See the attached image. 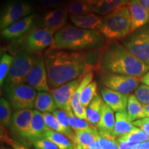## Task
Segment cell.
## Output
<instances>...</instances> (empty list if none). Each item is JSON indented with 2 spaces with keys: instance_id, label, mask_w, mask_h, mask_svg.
Listing matches in <instances>:
<instances>
[{
  "instance_id": "1",
  "label": "cell",
  "mask_w": 149,
  "mask_h": 149,
  "mask_svg": "<svg viewBox=\"0 0 149 149\" xmlns=\"http://www.w3.org/2000/svg\"><path fill=\"white\" fill-rule=\"evenodd\" d=\"M44 60L51 90L92 72V64L88 63L86 56L79 52L50 50Z\"/></svg>"
},
{
  "instance_id": "2",
  "label": "cell",
  "mask_w": 149,
  "mask_h": 149,
  "mask_svg": "<svg viewBox=\"0 0 149 149\" xmlns=\"http://www.w3.org/2000/svg\"><path fill=\"white\" fill-rule=\"evenodd\" d=\"M100 68L106 73L142 77L149 65L139 59L123 44L114 42L108 46L100 59Z\"/></svg>"
},
{
  "instance_id": "3",
  "label": "cell",
  "mask_w": 149,
  "mask_h": 149,
  "mask_svg": "<svg viewBox=\"0 0 149 149\" xmlns=\"http://www.w3.org/2000/svg\"><path fill=\"white\" fill-rule=\"evenodd\" d=\"M104 37L100 31L67 25L55 35L53 50L81 51L101 46Z\"/></svg>"
},
{
  "instance_id": "4",
  "label": "cell",
  "mask_w": 149,
  "mask_h": 149,
  "mask_svg": "<svg viewBox=\"0 0 149 149\" xmlns=\"http://www.w3.org/2000/svg\"><path fill=\"white\" fill-rule=\"evenodd\" d=\"M131 20L128 6L108 14L103 18L100 32L108 40L117 41L130 34Z\"/></svg>"
},
{
  "instance_id": "5",
  "label": "cell",
  "mask_w": 149,
  "mask_h": 149,
  "mask_svg": "<svg viewBox=\"0 0 149 149\" xmlns=\"http://www.w3.org/2000/svg\"><path fill=\"white\" fill-rule=\"evenodd\" d=\"M35 59L29 52H19L14 57V61L8 76L3 83L5 90L22 84L27 81L34 65Z\"/></svg>"
},
{
  "instance_id": "6",
  "label": "cell",
  "mask_w": 149,
  "mask_h": 149,
  "mask_svg": "<svg viewBox=\"0 0 149 149\" xmlns=\"http://www.w3.org/2000/svg\"><path fill=\"white\" fill-rule=\"evenodd\" d=\"M123 45L149 65V23L130 33L123 40Z\"/></svg>"
},
{
  "instance_id": "7",
  "label": "cell",
  "mask_w": 149,
  "mask_h": 149,
  "mask_svg": "<svg viewBox=\"0 0 149 149\" xmlns=\"http://www.w3.org/2000/svg\"><path fill=\"white\" fill-rule=\"evenodd\" d=\"M33 6L24 0H9L2 7L0 15V29L3 31L22 19L31 15Z\"/></svg>"
},
{
  "instance_id": "8",
  "label": "cell",
  "mask_w": 149,
  "mask_h": 149,
  "mask_svg": "<svg viewBox=\"0 0 149 149\" xmlns=\"http://www.w3.org/2000/svg\"><path fill=\"white\" fill-rule=\"evenodd\" d=\"M5 91L11 107L15 111L34 108L37 93L30 85L22 84Z\"/></svg>"
},
{
  "instance_id": "9",
  "label": "cell",
  "mask_w": 149,
  "mask_h": 149,
  "mask_svg": "<svg viewBox=\"0 0 149 149\" xmlns=\"http://www.w3.org/2000/svg\"><path fill=\"white\" fill-rule=\"evenodd\" d=\"M140 81H141V77L113 73H106L102 78V83L104 86L128 95L138 88Z\"/></svg>"
},
{
  "instance_id": "10",
  "label": "cell",
  "mask_w": 149,
  "mask_h": 149,
  "mask_svg": "<svg viewBox=\"0 0 149 149\" xmlns=\"http://www.w3.org/2000/svg\"><path fill=\"white\" fill-rule=\"evenodd\" d=\"M54 33L47 28L33 31L25 40V48L29 53H36L52 46L54 42Z\"/></svg>"
},
{
  "instance_id": "11",
  "label": "cell",
  "mask_w": 149,
  "mask_h": 149,
  "mask_svg": "<svg viewBox=\"0 0 149 149\" xmlns=\"http://www.w3.org/2000/svg\"><path fill=\"white\" fill-rule=\"evenodd\" d=\"M84 77L77 78L64 84L58 88L50 91L58 109L67 111L71 109V100L74 92L78 88Z\"/></svg>"
},
{
  "instance_id": "12",
  "label": "cell",
  "mask_w": 149,
  "mask_h": 149,
  "mask_svg": "<svg viewBox=\"0 0 149 149\" xmlns=\"http://www.w3.org/2000/svg\"><path fill=\"white\" fill-rule=\"evenodd\" d=\"M26 82L39 92L51 91L48 81V73L45 60L42 57L35 59L32 70L27 78Z\"/></svg>"
},
{
  "instance_id": "13",
  "label": "cell",
  "mask_w": 149,
  "mask_h": 149,
  "mask_svg": "<svg viewBox=\"0 0 149 149\" xmlns=\"http://www.w3.org/2000/svg\"><path fill=\"white\" fill-rule=\"evenodd\" d=\"M32 109H24L15 111L13 114L10 128L16 137L27 142V135L33 118Z\"/></svg>"
},
{
  "instance_id": "14",
  "label": "cell",
  "mask_w": 149,
  "mask_h": 149,
  "mask_svg": "<svg viewBox=\"0 0 149 149\" xmlns=\"http://www.w3.org/2000/svg\"><path fill=\"white\" fill-rule=\"evenodd\" d=\"M35 22V15L31 14L13 24L10 26L1 31V35L7 40H15L26 34L33 27Z\"/></svg>"
},
{
  "instance_id": "15",
  "label": "cell",
  "mask_w": 149,
  "mask_h": 149,
  "mask_svg": "<svg viewBox=\"0 0 149 149\" xmlns=\"http://www.w3.org/2000/svg\"><path fill=\"white\" fill-rule=\"evenodd\" d=\"M100 93L104 103L113 111L116 113L126 111L129 95L111 90L105 86L100 88Z\"/></svg>"
},
{
  "instance_id": "16",
  "label": "cell",
  "mask_w": 149,
  "mask_h": 149,
  "mask_svg": "<svg viewBox=\"0 0 149 149\" xmlns=\"http://www.w3.org/2000/svg\"><path fill=\"white\" fill-rule=\"evenodd\" d=\"M68 11L66 8H57L48 12L43 19L44 27L47 28L55 33L65 26Z\"/></svg>"
},
{
  "instance_id": "17",
  "label": "cell",
  "mask_w": 149,
  "mask_h": 149,
  "mask_svg": "<svg viewBox=\"0 0 149 149\" xmlns=\"http://www.w3.org/2000/svg\"><path fill=\"white\" fill-rule=\"evenodd\" d=\"M128 7L131 20L130 33L149 23V13L142 6L139 0H130Z\"/></svg>"
},
{
  "instance_id": "18",
  "label": "cell",
  "mask_w": 149,
  "mask_h": 149,
  "mask_svg": "<svg viewBox=\"0 0 149 149\" xmlns=\"http://www.w3.org/2000/svg\"><path fill=\"white\" fill-rule=\"evenodd\" d=\"M48 130L50 129L46 126L43 113L34 110L31 126L27 135L28 141L33 144L34 141L43 138L44 134Z\"/></svg>"
},
{
  "instance_id": "19",
  "label": "cell",
  "mask_w": 149,
  "mask_h": 149,
  "mask_svg": "<svg viewBox=\"0 0 149 149\" xmlns=\"http://www.w3.org/2000/svg\"><path fill=\"white\" fill-rule=\"evenodd\" d=\"M70 19L76 27L92 31H100L103 22V18L101 16L93 13L85 15L70 16Z\"/></svg>"
},
{
  "instance_id": "20",
  "label": "cell",
  "mask_w": 149,
  "mask_h": 149,
  "mask_svg": "<svg viewBox=\"0 0 149 149\" xmlns=\"http://www.w3.org/2000/svg\"><path fill=\"white\" fill-rule=\"evenodd\" d=\"M115 123V115L114 114V111L107 104L104 103L101 117L97 127L99 133L113 135Z\"/></svg>"
},
{
  "instance_id": "21",
  "label": "cell",
  "mask_w": 149,
  "mask_h": 149,
  "mask_svg": "<svg viewBox=\"0 0 149 149\" xmlns=\"http://www.w3.org/2000/svg\"><path fill=\"white\" fill-rule=\"evenodd\" d=\"M130 0H98L91 6L93 13L101 15H107L117 9L126 6Z\"/></svg>"
},
{
  "instance_id": "22",
  "label": "cell",
  "mask_w": 149,
  "mask_h": 149,
  "mask_svg": "<svg viewBox=\"0 0 149 149\" xmlns=\"http://www.w3.org/2000/svg\"><path fill=\"white\" fill-rule=\"evenodd\" d=\"M104 102L100 95H97L86 107L87 121L91 127H97V124L100 122V117L103 110Z\"/></svg>"
},
{
  "instance_id": "23",
  "label": "cell",
  "mask_w": 149,
  "mask_h": 149,
  "mask_svg": "<svg viewBox=\"0 0 149 149\" xmlns=\"http://www.w3.org/2000/svg\"><path fill=\"white\" fill-rule=\"evenodd\" d=\"M133 122V121L128 117L126 111L116 113L113 135L116 138L117 137L118 138L130 133L136 127L135 126H134Z\"/></svg>"
},
{
  "instance_id": "24",
  "label": "cell",
  "mask_w": 149,
  "mask_h": 149,
  "mask_svg": "<svg viewBox=\"0 0 149 149\" xmlns=\"http://www.w3.org/2000/svg\"><path fill=\"white\" fill-rule=\"evenodd\" d=\"M100 133L96 128L90 127L86 129L77 130L74 132L73 138L71 141L74 144L81 145V146L88 147L95 142L98 139Z\"/></svg>"
},
{
  "instance_id": "25",
  "label": "cell",
  "mask_w": 149,
  "mask_h": 149,
  "mask_svg": "<svg viewBox=\"0 0 149 149\" xmlns=\"http://www.w3.org/2000/svg\"><path fill=\"white\" fill-rule=\"evenodd\" d=\"M34 108L42 113H53L57 110L55 100L49 92H38Z\"/></svg>"
},
{
  "instance_id": "26",
  "label": "cell",
  "mask_w": 149,
  "mask_h": 149,
  "mask_svg": "<svg viewBox=\"0 0 149 149\" xmlns=\"http://www.w3.org/2000/svg\"><path fill=\"white\" fill-rule=\"evenodd\" d=\"M126 113L133 122L146 117L144 112V104L139 101L134 94L128 96Z\"/></svg>"
},
{
  "instance_id": "27",
  "label": "cell",
  "mask_w": 149,
  "mask_h": 149,
  "mask_svg": "<svg viewBox=\"0 0 149 149\" xmlns=\"http://www.w3.org/2000/svg\"><path fill=\"white\" fill-rule=\"evenodd\" d=\"M48 140L53 141L58 146L59 149H73V142L68 138V137L64 134L54 131L52 130H48L44 134V137Z\"/></svg>"
},
{
  "instance_id": "28",
  "label": "cell",
  "mask_w": 149,
  "mask_h": 149,
  "mask_svg": "<svg viewBox=\"0 0 149 149\" xmlns=\"http://www.w3.org/2000/svg\"><path fill=\"white\" fill-rule=\"evenodd\" d=\"M88 149H119L117 138L113 135L100 133L98 139L87 147Z\"/></svg>"
},
{
  "instance_id": "29",
  "label": "cell",
  "mask_w": 149,
  "mask_h": 149,
  "mask_svg": "<svg viewBox=\"0 0 149 149\" xmlns=\"http://www.w3.org/2000/svg\"><path fill=\"white\" fill-rule=\"evenodd\" d=\"M66 8L70 16L85 15L93 13L91 6L83 0H70L66 6Z\"/></svg>"
},
{
  "instance_id": "30",
  "label": "cell",
  "mask_w": 149,
  "mask_h": 149,
  "mask_svg": "<svg viewBox=\"0 0 149 149\" xmlns=\"http://www.w3.org/2000/svg\"><path fill=\"white\" fill-rule=\"evenodd\" d=\"M12 116L13 114L10 102L4 97H1V100H0V121H1V126H3V127L10 126Z\"/></svg>"
},
{
  "instance_id": "31",
  "label": "cell",
  "mask_w": 149,
  "mask_h": 149,
  "mask_svg": "<svg viewBox=\"0 0 149 149\" xmlns=\"http://www.w3.org/2000/svg\"><path fill=\"white\" fill-rule=\"evenodd\" d=\"M14 61V57L7 53H3L0 59V85L2 87Z\"/></svg>"
},
{
  "instance_id": "32",
  "label": "cell",
  "mask_w": 149,
  "mask_h": 149,
  "mask_svg": "<svg viewBox=\"0 0 149 149\" xmlns=\"http://www.w3.org/2000/svg\"><path fill=\"white\" fill-rule=\"evenodd\" d=\"M118 138L122 139V140L128 141V142L137 143V144L149 140L148 136L138 127H135V129L131 130L130 133L126 134L122 137H118Z\"/></svg>"
},
{
  "instance_id": "33",
  "label": "cell",
  "mask_w": 149,
  "mask_h": 149,
  "mask_svg": "<svg viewBox=\"0 0 149 149\" xmlns=\"http://www.w3.org/2000/svg\"><path fill=\"white\" fill-rule=\"evenodd\" d=\"M97 82L93 81L84 88L81 94V97H80V101L84 107L86 108L88 107V104L93 100V98L97 95Z\"/></svg>"
},
{
  "instance_id": "34",
  "label": "cell",
  "mask_w": 149,
  "mask_h": 149,
  "mask_svg": "<svg viewBox=\"0 0 149 149\" xmlns=\"http://www.w3.org/2000/svg\"><path fill=\"white\" fill-rule=\"evenodd\" d=\"M52 113L57 119L61 126L66 130L67 133H68V137H69V139L71 140L73 138L74 133H73V130L70 127L68 116L66 111H64V110L57 109Z\"/></svg>"
},
{
  "instance_id": "35",
  "label": "cell",
  "mask_w": 149,
  "mask_h": 149,
  "mask_svg": "<svg viewBox=\"0 0 149 149\" xmlns=\"http://www.w3.org/2000/svg\"><path fill=\"white\" fill-rule=\"evenodd\" d=\"M43 115H44L46 126H48L49 129L64 134V135L68 137V133H67L66 130L61 126L60 123L53 115V113H43Z\"/></svg>"
},
{
  "instance_id": "36",
  "label": "cell",
  "mask_w": 149,
  "mask_h": 149,
  "mask_svg": "<svg viewBox=\"0 0 149 149\" xmlns=\"http://www.w3.org/2000/svg\"><path fill=\"white\" fill-rule=\"evenodd\" d=\"M135 95L138 100L143 104H149V86L140 84L135 91Z\"/></svg>"
},
{
  "instance_id": "37",
  "label": "cell",
  "mask_w": 149,
  "mask_h": 149,
  "mask_svg": "<svg viewBox=\"0 0 149 149\" xmlns=\"http://www.w3.org/2000/svg\"><path fill=\"white\" fill-rule=\"evenodd\" d=\"M32 144L35 149H59L53 141L46 138H41L35 140Z\"/></svg>"
},
{
  "instance_id": "38",
  "label": "cell",
  "mask_w": 149,
  "mask_h": 149,
  "mask_svg": "<svg viewBox=\"0 0 149 149\" xmlns=\"http://www.w3.org/2000/svg\"><path fill=\"white\" fill-rule=\"evenodd\" d=\"M134 126L136 127H138L142 130L149 137V122L148 121L145 120L144 119H141V120H136L133 122Z\"/></svg>"
},
{
  "instance_id": "39",
  "label": "cell",
  "mask_w": 149,
  "mask_h": 149,
  "mask_svg": "<svg viewBox=\"0 0 149 149\" xmlns=\"http://www.w3.org/2000/svg\"><path fill=\"white\" fill-rule=\"evenodd\" d=\"M117 140L118 142L119 149H136L138 145L137 143H130L122 140L120 138H117Z\"/></svg>"
},
{
  "instance_id": "40",
  "label": "cell",
  "mask_w": 149,
  "mask_h": 149,
  "mask_svg": "<svg viewBox=\"0 0 149 149\" xmlns=\"http://www.w3.org/2000/svg\"><path fill=\"white\" fill-rule=\"evenodd\" d=\"M63 0H39L42 5L49 7H58L61 5Z\"/></svg>"
},
{
  "instance_id": "41",
  "label": "cell",
  "mask_w": 149,
  "mask_h": 149,
  "mask_svg": "<svg viewBox=\"0 0 149 149\" xmlns=\"http://www.w3.org/2000/svg\"><path fill=\"white\" fill-rule=\"evenodd\" d=\"M6 141H8V142L10 144L11 146L13 147L14 149H26L25 148V147L22 146V145L17 144V143L16 142H14L13 140H10V139H9L8 138L6 139Z\"/></svg>"
},
{
  "instance_id": "42",
  "label": "cell",
  "mask_w": 149,
  "mask_h": 149,
  "mask_svg": "<svg viewBox=\"0 0 149 149\" xmlns=\"http://www.w3.org/2000/svg\"><path fill=\"white\" fill-rule=\"evenodd\" d=\"M136 149H149V140L139 143Z\"/></svg>"
},
{
  "instance_id": "43",
  "label": "cell",
  "mask_w": 149,
  "mask_h": 149,
  "mask_svg": "<svg viewBox=\"0 0 149 149\" xmlns=\"http://www.w3.org/2000/svg\"><path fill=\"white\" fill-rule=\"evenodd\" d=\"M141 82L149 86V70L141 77Z\"/></svg>"
},
{
  "instance_id": "44",
  "label": "cell",
  "mask_w": 149,
  "mask_h": 149,
  "mask_svg": "<svg viewBox=\"0 0 149 149\" xmlns=\"http://www.w3.org/2000/svg\"><path fill=\"white\" fill-rule=\"evenodd\" d=\"M139 1L145 10L149 13V0H139Z\"/></svg>"
},
{
  "instance_id": "45",
  "label": "cell",
  "mask_w": 149,
  "mask_h": 149,
  "mask_svg": "<svg viewBox=\"0 0 149 149\" xmlns=\"http://www.w3.org/2000/svg\"><path fill=\"white\" fill-rule=\"evenodd\" d=\"M83 1L86 3L87 4H88L89 6H92L95 4L98 0H83Z\"/></svg>"
},
{
  "instance_id": "46",
  "label": "cell",
  "mask_w": 149,
  "mask_h": 149,
  "mask_svg": "<svg viewBox=\"0 0 149 149\" xmlns=\"http://www.w3.org/2000/svg\"><path fill=\"white\" fill-rule=\"evenodd\" d=\"M144 108L145 114H146V117H149V104H144Z\"/></svg>"
},
{
  "instance_id": "47",
  "label": "cell",
  "mask_w": 149,
  "mask_h": 149,
  "mask_svg": "<svg viewBox=\"0 0 149 149\" xmlns=\"http://www.w3.org/2000/svg\"><path fill=\"white\" fill-rule=\"evenodd\" d=\"M73 149H88L87 147L81 146V145H78V144H74V148Z\"/></svg>"
},
{
  "instance_id": "48",
  "label": "cell",
  "mask_w": 149,
  "mask_h": 149,
  "mask_svg": "<svg viewBox=\"0 0 149 149\" xmlns=\"http://www.w3.org/2000/svg\"><path fill=\"white\" fill-rule=\"evenodd\" d=\"M1 149H10V148H6V147H5V146H1Z\"/></svg>"
},
{
  "instance_id": "49",
  "label": "cell",
  "mask_w": 149,
  "mask_h": 149,
  "mask_svg": "<svg viewBox=\"0 0 149 149\" xmlns=\"http://www.w3.org/2000/svg\"><path fill=\"white\" fill-rule=\"evenodd\" d=\"M145 120H146V121H148L149 122V117H146V118H144Z\"/></svg>"
}]
</instances>
